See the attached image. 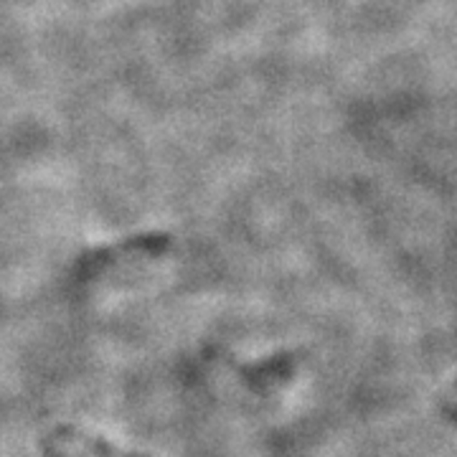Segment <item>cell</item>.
<instances>
[{"label":"cell","instance_id":"obj_1","mask_svg":"<svg viewBox=\"0 0 457 457\" xmlns=\"http://www.w3.org/2000/svg\"><path fill=\"white\" fill-rule=\"evenodd\" d=\"M56 437L64 442H74V445H79L84 447L87 453H92L95 457H143V455H130V453H122V450H117L114 445L110 442H104L97 435H87L82 429H74V427H59L56 429Z\"/></svg>","mask_w":457,"mask_h":457}]
</instances>
